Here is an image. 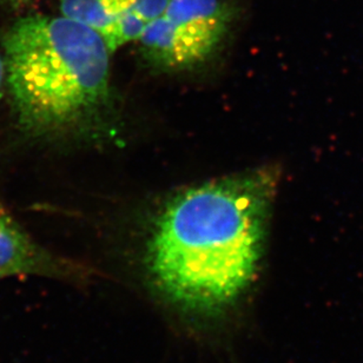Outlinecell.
Listing matches in <instances>:
<instances>
[{"mask_svg":"<svg viewBox=\"0 0 363 363\" xmlns=\"http://www.w3.org/2000/svg\"><path fill=\"white\" fill-rule=\"evenodd\" d=\"M31 276L81 282L89 272L38 245L0 208V281Z\"/></svg>","mask_w":363,"mask_h":363,"instance_id":"4","label":"cell"},{"mask_svg":"<svg viewBox=\"0 0 363 363\" xmlns=\"http://www.w3.org/2000/svg\"><path fill=\"white\" fill-rule=\"evenodd\" d=\"M60 10L97 32L111 53L138 42L147 26L133 13L128 0H60Z\"/></svg>","mask_w":363,"mask_h":363,"instance_id":"5","label":"cell"},{"mask_svg":"<svg viewBox=\"0 0 363 363\" xmlns=\"http://www.w3.org/2000/svg\"><path fill=\"white\" fill-rule=\"evenodd\" d=\"M234 19L228 0H172L143 32L140 53L162 71L190 69L218 49Z\"/></svg>","mask_w":363,"mask_h":363,"instance_id":"3","label":"cell"},{"mask_svg":"<svg viewBox=\"0 0 363 363\" xmlns=\"http://www.w3.org/2000/svg\"><path fill=\"white\" fill-rule=\"evenodd\" d=\"M3 48L5 83L26 133H79L111 104V52L86 25L63 14H28L7 30Z\"/></svg>","mask_w":363,"mask_h":363,"instance_id":"2","label":"cell"},{"mask_svg":"<svg viewBox=\"0 0 363 363\" xmlns=\"http://www.w3.org/2000/svg\"><path fill=\"white\" fill-rule=\"evenodd\" d=\"M5 63H4V57L0 55V98L3 94L4 84H5Z\"/></svg>","mask_w":363,"mask_h":363,"instance_id":"7","label":"cell"},{"mask_svg":"<svg viewBox=\"0 0 363 363\" xmlns=\"http://www.w3.org/2000/svg\"><path fill=\"white\" fill-rule=\"evenodd\" d=\"M276 179L255 170L179 192L147 247L155 289L179 311L211 318L234 306L262 259Z\"/></svg>","mask_w":363,"mask_h":363,"instance_id":"1","label":"cell"},{"mask_svg":"<svg viewBox=\"0 0 363 363\" xmlns=\"http://www.w3.org/2000/svg\"><path fill=\"white\" fill-rule=\"evenodd\" d=\"M5 3L9 4L10 6L21 7L31 3L32 0H4Z\"/></svg>","mask_w":363,"mask_h":363,"instance_id":"8","label":"cell"},{"mask_svg":"<svg viewBox=\"0 0 363 363\" xmlns=\"http://www.w3.org/2000/svg\"><path fill=\"white\" fill-rule=\"evenodd\" d=\"M170 1L172 0H129L133 13L147 25L164 12Z\"/></svg>","mask_w":363,"mask_h":363,"instance_id":"6","label":"cell"}]
</instances>
